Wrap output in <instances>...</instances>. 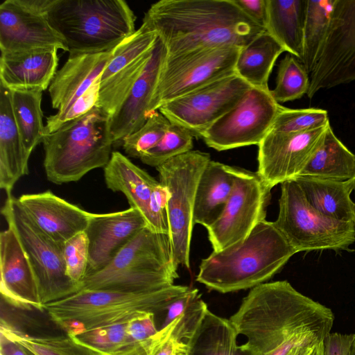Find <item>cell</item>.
<instances>
[{"label": "cell", "mask_w": 355, "mask_h": 355, "mask_svg": "<svg viewBox=\"0 0 355 355\" xmlns=\"http://www.w3.org/2000/svg\"><path fill=\"white\" fill-rule=\"evenodd\" d=\"M230 320L246 338L242 346L254 355H288L300 345L322 340L334 315L282 280L251 288Z\"/></svg>", "instance_id": "1"}, {"label": "cell", "mask_w": 355, "mask_h": 355, "mask_svg": "<svg viewBox=\"0 0 355 355\" xmlns=\"http://www.w3.org/2000/svg\"><path fill=\"white\" fill-rule=\"evenodd\" d=\"M141 25L155 32L166 57L204 49L242 48L265 31L232 0H161L151 5Z\"/></svg>", "instance_id": "2"}, {"label": "cell", "mask_w": 355, "mask_h": 355, "mask_svg": "<svg viewBox=\"0 0 355 355\" xmlns=\"http://www.w3.org/2000/svg\"><path fill=\"white\" fill-rule=\"evenodd\" d=\"M296 253L274 223L264 219L243 241L203 259L196 281L221 293L252 288L271 279Z\"/></svg>", "instance_id": "3"}, {"label": "cell", "mask_w": 355, "mask_h": 355, "mask_svg": "<svg viewBox=\"0 0 355 355\" xmlns=\"http://www.w3.org/2000/svg\"><path fill=\"white\" fill-rule=\"evenodd\" d=\"M47 19L69 54L110 51L136 31L123 0H53Z\"/></svg>", "instance_id": "4"}, {"label": "cell", "mask_w": 355, "mask_h": 355, "mask_svg": "<svg viewBox=\"0 0 355 355\" xmlns=\"http://www.w3.org/2000/svg\"><path fill=\"white\" fill-rule=\"evenodd\" d=\"M188 286L172 285L153 291L80 290L44 305L51 320L73 336L84 330L125 323L139 311H164Z\"/></svg>", "instance_id": "5"}, {"label": "cell", "mask_w": 355, "mask_h": 355, "mask_svg": "<svg viewBox=\"0 0 355 355\" xmlns=\"http://www.w3.org/2000/svg\"><path fill=\"white\" fill-rule=\"evenodd\" d=\"M168 234L141 230L102 270L87 275L80 290L146 292L174 284L179 276Z\"/></svg>", "instance_id": "6"}, {"label": "cell", "mask_w": 355, "mask_h": 355, "mask_svg": "<svg viewBox=\"0 0 355 355\" xmlns=\"http://www.w3.org/2000/svg\"><path fill=\"white\" fill-rule=\"evenodd\" d=\"M110 117L105 110L94 106L45 134L42 144L49 181L56 184L76 182L88 172L107 164L114 144Z\"/></svg>", "instance_id": "7"}, {"label": "cell", "mask_w": 355, "mask_h": 355, "mask_svg": "<svg viewBox=\"0 0 355 355\" xmlns=\"http://www.w3.org/2000/svg\"><path fill=\"white\" fill-rule=\"evenodd\" d=\"M273 223L297 253L349 250L355 242L354 222L335 220L316 211L294 179L281 184L279 212Z\"/></svg>", "instance_id": "8"}, {"label": "cell", "mask_w": 355, "mask_h": 355, "mask_svg": "<svg viewBox=\"0 0 355 355\" xmlns=\"http://www.w3.org/2000/svg\"><path fill=\"white\" fill-rule=\"evenodd\" d=\"M210 161L209 154L192 150L156 168L159 182L168 191V236L178 267L190 268L196 191L200 176Z\"/></svg>", "instance_id": "9"}, {"label": "cell", "mask_w": 355, "mask_h": 355, "mask_svg": "<svg viewBox=\"0 0 355 355\" xmlns=\"http://www.w3.org/2000/svg\"><path fill=\"white\" fill-rule=\"evenodd\" d=\"M1 214L16 233L34 272L42 305L80 291V285L66 274L62 246L44 233L12 196L7 197Z\"/></svg>", "instance_id": "10"}, {"label": "cell", "mask_w": 355, "mask_h": 355, "mask_svg": "<svg viewBox=\"0 0 355 355\" xmlns=\"http://www.w3.org/2000/svg\"><path fill=\"white\" fill-rule=\"evenodd\" d=\"M241 49L223 46L166 57L150 101V114L175 98L235 73Z\"/></svg>", "instance_id": "11"}, {"label": "cell", "mask_w": 355, "mask_h": 355, "mask_svg": "<svg viewBox=\"0 0 355 355\" xmlns=\"http://www.w3.org/2000/svg\"><path fill=\"white\" fill-rule=\"evenodd\" d=\"M234 176L232 193L218 217L206 227L213 251L222 250L243 241L266 219L271 196L257 172L229 166Z\"/></svg>", "instance_id": "12"}, {"label": "cell", "mask_w": 355, "mask_h": 355, "mask_svg": "<svg viewBox=\"0 0 355 355\" xmlns=\"http://www.w3.org/2000/svg\"><path fill=\"white\" fill-rule=\"evenodd\" d=\"M280 104L270 89L251 87L241 101L202 135L218 151L259 145L270 131Z\"/></svg>", "instance_id": "13"}, {"label": "cell", "mask_w": 355, "mask_h": 355, "mask_svg": "<svg viewBox=\"0 0 355 355\" xmlns=\"http://www.w3.org/2000/svg\"><path fill=\"white\" fill-rule=\"evenodd\" d=\"M252 87L235 73L216 80L163 105L158 111L171 123L202 134L232 110Z\"/></svg>", "instance_id": "14"}, {"label": "cell", "mask_w": 355, "mask_h": 355, "mask_svg": "<svg viewBox=\"0 0 355 355\" xmlns=\"http://www.w3.org/2000/svg\"><path fill=\"white\" fill-rule=\"evenodd\" d=\"M309 98L355 81V0H335L328 35L309 75Z\"/></svg>", "instance_id": "15"}, {"label": "cell", "mask_w": 355, "mask_h": 355, "mask_svg": "<svg viewBox=\"0 0 355 355\" xmlns=\"http://www.w3.org/2000/svg\"><path fill=\"white\" fill-rule=\"evenodd\" d=\"M53 0H6L0 5L1 53L67 47L47 19Z\"/></svg>", "instance_id": "16"}, {"label": "cell", "mask_w": 355, "mask_h": 355, "mask_svg": "<svg viewBox=\"0 0 355 355\" xmlns=\"http://www.w3.org/2000/svg\"><path fill=\"white\" fill-rule=\"evenodd\" d=\"M157 38L155 32L141 25L114 49L100 76L96 106L110 116L116 112L144 71Z\"/></svg>", "instance_id": "17"}, {"label": "cell", "mask_w": 355, "mask_h": 355, "mask_svg": "<svg viewBox=\"0 0 355 355\" xmlns=\"http://www.w3.org/2000/svg\"><path fill=\"white\" fill-rule=\"evenodd\" d=\"M329 125L296 133L270 130L258 145L257 173L263 182L272 189L300 176L322 144Z\"/></svg>", "instance_id": "18"}, {"label": "cell", "mask_w": 355, "mask_h": 355, "mask_svg": "<svg viewBox=\"0 0 355 355\" xmlns=\"http://www.w3.org/2000/svg\"><path fill=\"white\" fill-rule=\"evenodd\" d=\"M146 227V218L135 208L106 214L91 213L85 231L89 241L86 275L107 266L122 248Z\"/></svg>", "instance_id": "19"}, {"label": "cell", "mask_w": 355, "mask_h": 355, "mask_svg": "<svg viewBox=\"0 0 355 355\" xmlns=\"http://www.w3.org/2000/svg\"><path fill=\"white\" fill-rule=\"evenodd\" d=\"M1 298L10 306L44 311L33 268L14 230L0 234Z\"/></svg>", "instance_id": "20"}, {"label": "cell", "mask_w": 355, "mask_h": 355, "mask_svg": "<svg viewBox=\"0 0 355 355\" xmlns=\"http://www.w3.org/2000/svg\"><path fill=\"white\" fill-rule=\"evenodd\" d=\"M166 57V49L158 37L141 74L110 117V131L114 144L121 142L125 137L139 130L150 116V101Z\"/></svg>", "instance_id": "21"}, {"label": "cell", "mask_w": 355, "mask_h": 355, "mask_svg": "<svg viewBox=\"0 0 355 355\" xmlns=\"http://www.w3.org/2000/svg\"><path fill=\"white\" fill-rule=\"evenodd\" d=\"M18 202L34 223L60 245L85 231L90 212L55 196L51 191L24 194Z\"/></svg>", "instance_id": "22"}, {"label": "cell", "mask_w": 355, "mask_h": 355, "mask_svg": "<svg viewBox=\"0 0 355 355\" xmlns=\"http://www.w3.org/2000/svg\"><path fill=\"white\" fill-rule=\"evenodd\" d=\"M113 51L69 54L49 87L52 107L67 110L101 76Z\"/></svg>", "instance_id": "23"}, {"label": "cell", "mask_w": 355, "mask_h": 355, "mask_svg": "<svg viewBox=\"0 0 355 355\" xmlns=\"http://www.w3.org/2000/svg\"><path fill=\"white\" fill-rule=\"evenodd\" d=\"M58 49L1 53L0 84L10 90L49 89L58 66Z\"/></svg>", "instance_id": "24"}, {"label": "cell", "mask_w": 355, "mask_h": 355, "mask_svg": "<svg viewBox=\"0 0 355 355\" xmlns=\"http://www.w3.org/2000/svg\"><path fill=\"white\" fill-rule=\"evenodd\" d=\"M28 160L14 118L10 90L0 84V188L7 197L19 178L28 174Z\"/></svg>", "instance_id": "25"}, {"label": "cell", "mask_w": 355, "mask_h": 355, "mask_svg": "<svg viewBox=\"0 0 355 355\" xmlns=\"http://www.w3.org/2000/svg\"><path fill=\"white\" fill-rule=\"evenodd\" d=\"M294 180L316 211L335 220L354 222L355 202L351 198L354 180L340 181L309 176Z\"/></svg>", "instance_id": "26"}, {"label": "cell", "mask_w": 355, "mask_h": 355, "mask_svg": "<svg viewBox=\"0 0 355 355\" xmlns=\"http://www.w3.org/2000/svg\"><path fill=\"white\" fill-rule=\"evenodd\" d=\"M104 178L107 187L123 193L130 207L139 210L147 221L150 196L159 181L119 151L112 152L104 167Z\"/></svg>", "instance_id": "27"}, {"label": "cell", "mask_w": 355, "mask_h": 355, "mask_svg": "<svg viewBox=\"0 0 355 355\" xmlns=\"http://www.w3.org/2000/svg\"><path fill=\"white\" fill-rule=\"evenodd\" d=\"M307 0H266L265 31L301 62Z\"/></svg>", "instance_id": "28"}, {"label": "cell", "mask_w": 355, "mask_h": 355, "mask_svg": "<svg viewBox=\"0 0 355 355\" xmlns=\"http://www.w3.org/2000/svg\"><path fill=\"white\" fill-rule=\"evenodd\" d=\"M234 186L229 165L211 160L203 171L196 191L193 223L207 227L223 211Z\"/></svg>", "instance_id": "29"}, {"label": "cell", "mask_w": 355, "mask_h": 355, "mask_svg": "<svg viewBox=\"0 0 355 355\" xmlns=\"http://www.w3.org/2000/svg\"><path fill=\"white\" fill-rule=\"evenodd\" d=\"M284 49L266 31L240 49L235 73L252 87L269 89L268 79Z\"/></svg>", "instance_id": "30"}, {"label": "cell", "mask_w": 355, "mask_h": 355, "mask_svg": "<svg viewBox=\"0 0 355 355\" xmlns=\"http://www.w3.org/2000/svg\"><path fill=\"white\" fill-rule=\"evenodd\" d=\"M300 176L340 181L355 178V154L336 136L331 125ZM299 177V176H298Z\"/></svg>", "instance_id": "31"}, {"label": "cell", "mask_w": 355, "mask_h": 355, "mask_svg": "<svg viewBox=\"0 0 355 355\" xmlns=\"http://www.w3.org/2000/svg\"><path fill=\"white\" fill-rule=\"evenodd\" d=\"M238 336L230 319L208 310L189 343V355H254L239 345Z\"/></svg>", "instance_id": "32"}, {"label": "cell", "mask_w": 355, "mask_h": 355, "mask_svg": "<svg viewBox=\"0 0 355 355\" xmlns=\"http://www.w3.org/2000/svg\"><path fill=\"white\" fill-rule=\"evenodd\" d=\"M14 118L25 151L28 157L35 148L42 143L45 125L41 107L42 92L39 90H10Z\"/></svg>", "instance_id": "33"}, {"label": "cell", "mask_w": 355, "mask_h": 355, "mask_svg": "<svg viewBox=\"0 0 355 355\" xmlns=\"http://www.w3.org/2000/svg\"><path fill=\"white\" fill-rule=\"evenodd\" d=\"M334 3L335 0H307L301 62L309 75L327 39Z\"/></svg>", "instance_id": "34"}, {"label": "cell", "mask_w": 355, "mask_h": 355, "mask_svg": "<svg viewBox=\"0 0 355 355\" xmlns=\"http://www.w3.org/2000/svg\"><path fill=\"white\" fill-rule=\"evenodd\" d=\"M1 335L34 355H100L69 335H30L1 320Z\"/></svg>", "instance_id": "35"}, {"label": "cell", "mask_w": 355, "mask_h": 355, "mask_svg": "<svg viewBox=\"0 0 355 355\" xmlns=\"http://www.w3.org/2000/svg\"><path fill=\"white\" fill-rule=\"evenodd\" d=\"M310 86L309 74L296 57L286 55L279 62L276 86L270 90L279 104L293 101L307 94Z\"/></svg>", "instance_id": "36"}, {"label": "cell", "mask_w": 355, "mask_h": 355, "mask_svg": "<svg viewBox=\"0 0 355 355\" xmlns=\"http://www.w3.org/2000/svg\"><path fill=\"white\" fill-rule=\"evenodd\" d=\"M193 137L184 128L171 123L160 141L140 159L144 164L157 168L176 156L192 150Z\"/></svg>", "instance_id": "37"}, {"label": "cell", "mask_w": 355, "mask_h": 355, "mask_svg": "<svg viewBox=\"0 0 355 355\" xmlns=\"http://www.w3.org/2000/svg\"><path fill=\"white\" fill-rule=\"evenodd\" d=\"M329 123L328 112L320 108L291 109L280 105L271 131L296 133L324 127Z\"/></svg>", "instance_id": "38"}, {"label": "cell", "mask_w": 355, "mask_h": 355, "mask_svg": "<svg viewBox=\"0 0 355 355\" xmlns=\"http://www.w3.org/2000/svg\"><path fill=\"white\" fill-rule=\"evenodd\" d=\"M127 322L84 330L71 337L100 355H112L126 345Z\"/></svg>", "instance_id": "39"}, {"label": "cell", "mask_w": 355, "mask_h": 355, "mask_svg": "<svg viewBox=\"0 0 355 355\" xmlns=\"http://www.w3.org/2000/svg\"><path fill=\"white\" fill-rule=\"evenodd\" d=\"M170 125L171 122L162 114L154 112L141 128L123 139L125 153L130 157L140 159L160 141Z\"/></svg>", "instance_id": "40"}, {"label": "cell", "mask_w": 355, "mask_h": 355, "mask_svg": "<svg viewBox=\"0 0 355 355\" xmlns=\"http://www.w3.org/2000/svg\"><path fill=\"white\" fill-rule=\"evenodd\" d=\"M62 253L67 275L80 285L86 276L89 261V241L86 232H81L67 240L63 244Z\"/></svg>", "instance_id": "41"}, {"label": "cell", "mask_w": 355, "mask_h": 355, "mask_svg": "<svg viewBox=\"0 0 355 355\" xmlns=\"http://www.w3.org/2000/svg\"><path fill=\"white\" fill-rule=\"evenodd\" d=\"M99 84L100 77L67 110L49 116L46 118L45 133L56 130L64 123L86 114L96 106L99 96Z\"/></svg>", "instance_id": "42"}, {"label": "cell", "mask_w": 355, "mask_h": 355, "mask_svg": "<svg viewBox=\"0 0 355 355\" xmlns=\"http://www.w3.org/2000/svg\"><path fill=\"white\" fill-rule=\"evenodd\" d=\"M168 191L159 182L153 189L148 205V227L153 231L168 234Z\"/></svg>", "instance_id": "43"}, {"label": "cell", "mask_w": 355, "mask_h": 355, "mask_svg": "<svg viewBox=\"0 0 355 355\" xmlns=\"http://www.w3.org/2000/svg\"><path fill=\"white\" fill-rule=\"evenodd\" d=\"M155 315V313L153 312L139 311L128 321L126 323V345L125 347L142 341L158 331Z\"/></svg>", "instance_id": "44"}, {"label": "cell", "mask_w": 355, "mask_h": 355, "mask_svg": "<svg viewBox=\"0 0 355 355\" xmlns=\"http://www.w3.org/2000/svg\"><path fill=\"white\" fill-rule=\"evenodd\" d=\"M175 324V320L169 324L159 328L150 337L129 345L112 355H155L166 336L173 329Z\"/></svg>", "instance_id": "45"}, {"label": "cell", "mask_w": 355, "mask_h": 355, "mask_svg": "<svg viewBox=\"0 0 355 355\" xmlns=\"http://www.w3.org/2000/svg\"><path fill=\"white\" fill-rule=\"evenodd\" d=\"M353 334L329 333L322 340L323 355H349Z\"/></svg>", "instance_id": "46"}, {"label": "cell", "mask_w": 355, "mask_h": 355, "mask_svg": "<svg viewBox=\"0 0 355 355\" xmlns=\"http://www.w3.org/2000/svg\"><path fill=\"white\" fill-rule=\"evenodd\" d=\"M232 1L246 16L264 28L266 19V0Z\"/></svg>", "instance_id": "47"}, {"label": "cell", "mask_w": 355, "mask_h": 355, "mask_svg": "<svg viewBox=\"0 0 355 355\" xmlns=\"http://www.w3.org/2000/svg\"><path fill=\"white\" fill-rule=\"evenodd\" d=\"M1 355H34L25 348L1 335Z\"/></svg>", "instance_id": "48"}, {"label": "cell", "mask_w": 355, "mask_h": 355, "mask_svg": "<svg viewBox=\"0 0 355 355\" xmlns=\"http://www.w3.org/2000/svg\"><path fill=\"white\" fill-rule=\"evenodd\" d=\"M322 340H311L295 347L288 355H306L313 351Z\"/></svg>", "instance_id": "49"}, {"label": "cell", "mask_w": 355, "mask_h": 355, "mask_svg": "<svg viewBox=\"0 0 355 355\" xmlns=\"http://www.w3.org/2000/svg\"><path fill=\"white\" fill-rule=\"evenodd\" d=\"M349 355H355V333L353 334V338L350 345Z\"/></svg>", "instance_id": "50"}, {"label": "cell", "mask_w": 355, "mask_h": 355, "mask_svg": "<svg viewBox=\"0 0 355 355\" xmlns=\"http://www.w3.org/2000/svg\"><path fill=\"white\" fill-rule=\"evenodd\" d=\"M313 355H323L322 352V341L320 342L315 347Z\"/></svg>", "instance_id": "51"}, {"label": "cell", "mask_w": 355, "mask_h": 355, "mask_svg": "<svg viewBox=\"0 0 355 355\" xmlns=\"http://www.w3.org/2000/svg\"><path fill=\"white\" fill-rule=\"evenodd\" d=\"M315 349H314L313 351H311L310 353H309L308 354H306V355H313V353H314Z\"/></svg>", "instance_id": "52"}, {"label": "cell", "mask_w": 355, "mask_h": 355, "mask_svg": "<svg viewBox=\"0 0 355 355\" xmlns=\"http://www.w3.org/2000/svg\"><path fill=\"white\" fill-rule=\"evenodd\" d=\"M354 191H355V178L354 179Z\"/></svg>", "instance_id": "53"}, {"label": "cell", "mask_w": 355, "mask_h": 355, "mask_svg": "<svg viewBox=\"0 0 355 355\" xmlns=\"http://www.w3.org/2000/svg\"><path fill=\"white\" fill-rule=\"evenodd\" d=\"M354 224H355V219H354Z\"/></svg>", "instance_id": "54"}]
</instances>
